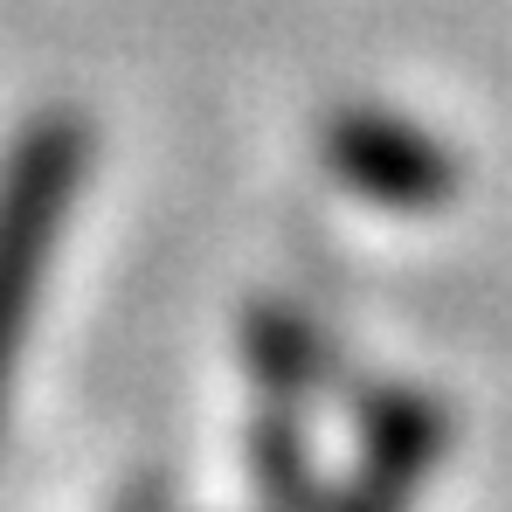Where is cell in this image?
<instances>
[{
	"label": "cell",
	"instance_id": "3",
	"mask_svg": "<svg viewBox=\"0 0 512 512\" xmlns=\"http://www.w3.org/2000/svg\"><path fill=\"white\" fill-rule=\"evenodd\" d=\"M250 360H256V374H263L270 388L298 395V388L319 374L326 346H319V333H312L298 312H256V326H250Z\"/></svg>",
	"mask_w": 512,
	"mask_h": 512
},
{
	"label": "cell",
	"instance_id": "1",
	"mask_svg": "<svg viewBox=\"0 0 512 512\" xmlns=\"http://www.w3.org/2000/svg\"><path fill=\"white\" fill-rule=\"evenodd\" d=\"M84 167H90V132L70 111L35 118L0 167V409H7V381H14V360L28 340V305H35L42 263L70 222Z\"/></svg>",
	"mask_w": 512,
	"mask_h": 512
},
{
	"label": "cell",
	"instance_id": "2",
	"mask_svg": "<svg viewBox=\"0 0 512 512\" xmlns=\"http://www.w3.org/2000/svg\"><path fill=\"white\" fill-rule=\"evenodd\" d=\"M326 153L346 187H360L367 201H388V208H429L457 187L450 153L388 111H340L326 125Z\"/></svg>",
	"mask_w": 512,
	"mask_h": 512
}]
</instances>
